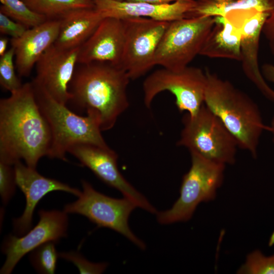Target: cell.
<instances>
[{
  "instance_id": "obj_26",
  "label": "cell",
  "mask_w": 274,
  "mask_h": 274,
  "mask_svg": "<svg viewBox=\"0 0 274 274\" xmlns=\"http://www.w3.org/2000/svg\"><path fill=\"white\" fill-rule=\"evenodd\" d=\"M239 273L274 274V255L266 257L258 250L248 255L247 260L237 271Z\"/></svg>"
},
{
  "instance_id": "obj_14",
  "label": "cell",
  "mask_w": 274,
  "mask_h": 274,
  "mask_svg": "<svg viewBox=\"0 0 274 274\" xmlns=\"http://www.w3.org/2000/svg\"><path fill=\"white\" fill-rule=\"evenodd\" d=\"M17 185L24 194L26 205L23 213L13 220L14 232L22 236L31 228L33 212L37 204L48 193L54 191H64L77 197L80 190L58 180L45 177L39 174L36 168L24 164L21 161L14 165Z\"/></svg>"
},
{
  "instance_id": "obj_7",
  "label": "cell",
  "mask_w": 274,
  "mask_h": 274,
  "mask_svg": "<svg viewBox=\"0 0 274 274\" xmlns=\"http://www.w3.org/2000/svg\"><path fill=\"white\" fill-rule=\"evenodd\" d=\"M215 17H185L169 22L155 56V65L172 70L186 66L199 55Z\"/></svg>"
},
{
  "instance_id": "obj_1",
  "label": "cell",
  "mask_w": 274,
  "mask_h": 274,
  "mask_svg": "<svg viewBox=\"0 0 274 274\" xmlns=\"http://www.w3.org/2000/svg\"><path fill=\"white\" fill-rule=\"evenodd\" d=\"M51 132L38 105L31 82L0 100V161L14 165L23 160L36 168L47 156Z\"/></svg>"
},
{
  "instance_id": "obj_5",
  "label": "cell",
  "mask_w": 274,
  "mask_h": 274,
  "mask_svg": "<svg viewBox=\"0 0 274 274\" xmlns=\"http://www.w3.org/2000/svg\"><path fill=\"white\" fill-rule=\"evenodd\" d=\"M190 154L191 166L183 177L179 197L171 208L156 214L161 224L189 220L200 202L215 198L216 191L223 182L225 164L195 152Z\"/></svg>"
},
{
  "instance_id": "obj_2",
  "label": "cell",
  "mask_w": 274,
  "mask_h": 274,
  "mask_svg": "<svg viewBox=\"0 0 274 274\" xmlns=\"http://www.w3.org/2000/svg\"><path fill=\"white\" fill-rule=\"evenodd\" d=\"M79 64L69 85L68 104L78 111L94 112L102 131L109 130L129 105L127 89L131 79L122 67L110 63Z\"/></svg>"
},
{
  "instance_id": "obj_32",
  "label": "cell",
  "mask_w": 274,
  "mask_h": 274,
  "mask_svg": "<svg viewBox=\"0 0 274 274\" xmlns=\"http://www.w3.org/2000/svg\"><path fill=\"white\" fill-rule=\"evenodd\" d=\"M119 1H130V2H144L154 4H164L173 3L180 0H116Z\"/></svg>"
},
{
  "instance_id": "obj_34",
  "label": "cell",
  "mask_w": 274,
  "mask_h": 274,
  "mask_svg": "<svg viewBox=\"0 0 274 274\" xmlns=\"http://www.w3.org/2000/svg\"><path fill=\"white\" fill-rule=\"evenodd\" d=\"M269 127V131H270L272 133L273 142L274 143V117H273V118L272 119L270 126Z\"/></svg>"
},
{
  "instance_id": "obj_23",
  "label": "cell",
  "mask_w": 274,
  "mask_h": 274,
  "mask_svg": "<svg viewBox=\"0 0 274 274\" xmlns=\"http://www.w3.org/2000/svg\"><path fill=\"white\" fill-rule=\"evenodd\" d=\"M0 12L30 28L48 20L32 11L22 0H0Z\"/></svg>"
},
{
  "instance_id": "obj_6",
  "label": "cell",
  "mask_w": 274,
  "mask_h": 274,
  "mask_svg": "<svg viewBox=\"0 0 274 274\" xmlns=\"http://www.w3.org/2000/svg\"><path fill=\"white\" fill-rule=\"evenodd\" d=\"M178 145L223 164L235 161L238 144L220 120L203 104L194 115L183 117Z\"/></svg>"
},
{
  "instance_id": "obj_25",
  "label": "cell",
  "mask_w": 274,
  "mask_h": 274,
  "mask_svg": "<svg viewBox=\"0 0 274 274\" xmlns=\"http://www.w3.org/2000/svg\"><path fill=\"white\" fill-rule=\"evenodd\" d=\"M14 50L11 47L0 58V84L10 93L19 89L23 84L15 72Z\"/></svg>"
},
{
  "instance_id": "obj_10",
  "label": "cell",
  "mask_w": 274,
  "mask_h": 274,
  "mask_svg": "<svg viewBox=\"0 0 274 274\" xmlns=\"http://www.w3.org/2000/svg\"><path fill=\"white\" fill-rule=\"evenodd\" d=\"M122 21L124 44L121 67L130 79L134 80L155 65L157 48L170 22L148 18H130Z\"/></svg>"
},
{
  "instance_id": "obj_33",
  "label": "cell",
  "mask_w": 274,
  "mask_h": 274,
  "mask_svg": "<svg viewBox=\"0 0 274 274\" xmlns=\"http://www.w3.org/2000/svg\"><path fill=\"white\" fill-rule=\"evenodd\" d=\"M9 40L8 38L2 37L0 38V56H3L7 52Z\"/></svg>"
},
{
  "instance_id": "obj_8",
  "label": "cell",
  "mask_w": 274,
  "mask_h": 274,
  "mask_svg": "<svg viewBox=\"0 0 274 274\" xmlns=\"http://www.w3.org/2000/svg\"><path fill=\"white\" fill-rule=\"evenodd\" d=\"M82 190L78 199L66 204L63 211L86 217L98 227L110 228L122 234L142 250L146 245L130 229L128 219L135 208L131 200L115 198L96 190L90 183L81 181Z\"/></svg>"
},
{
  "instance_id": "obj_31",
  "label": "cell",
  "mask_w": 274,
  "mask_h": 274,
  "mask_svg": "<svg viewBox=\"0 0 274 274\" xmlns=\"http://www.w3.org/2000/svg\"><path fill=\"white\" fill-rule=\"evenodd\" d=\"M262 73L263 77L268 81L274 83V65L265 63L262 66Z\"/></svg>"
},
{
  "instance_id": "obj_17",
  "label": "cell",
  "mask_w": 274,
  "mask_h": 274,
  "mask_svg": "<svg viewBox=\"0 0 274 274\" xmlns=\"http://www.w3.org/2000/svg\"><path fill=\"white\" fill-rule=\"evenodd\" d=\"M59 19H48L28 28L19 38L11 39L15 66L20 77H28L45 51L55 43L59 33Z\"/></svg>"
},
{
  "instance_id": "obj_30",
  "label": "cell",
  "mask_w": 274,
  "mask_h": 274,
  "mask_svg": "<svg viewBox=\"0 0 274 274\" xmlns=\"http://www.w3.org/2000/svg\"><path fill=\"white\" fill-rule=\"evenodd\" d=\"M262 33L267 40L270 49L274 54V6L264 23Z\"/></svg>"
},
{
  "instance_id": "obj_19",
  "label": "cell",
  "mask_w": 274,
  "mask_h": 274,
  "mask_svg": "<svg viewBox=\"0 0 274 274\" xmlns=\"http://www.w3.org/2000/svg\"><path fill=\"white\" fill-rule=\"evenodd\" d=\"M105 17L95 7L71 10L59 18L58 37L54 43L61 49L81 47Z\"/></svg>"
},
{
  "instance_id": "obj_3",
  "label": "cell",
  "mask_w": 274,
  "mask_h": 274,
  "mask_svg": "<svg viewBox=\"0 0 274 274\" xmlns=\"http://www.w3.org/2000/svg\"><path fill=\"white\" fill-rule=\"evenodd\" d=\"M204 104L222 122L236 140L238 147L257 156L260 136L265 125L257 105L229 81L209 70Z\"/></svg>"
},
{
  "instance_id": "obj_9",
  "label": "cell",
  "mask_w": 274,
  "mask_h": 274,
  "mask_svg": "<svg viewBox=\"0 0 274 274\" xmlns=\"http://www.w3.org/2000/svg\"><path fill=\"white\" fill-rule=\"evenodd\" d=\"M207 76L200 68L187 66L180 70L162 67L150 74L143 84L144 101L150 108L157 95L172 93L180 112L195 115L204 104Z\"/></svg>"
},
{
  "instance_id": "obj_21",
  "label": "cell",
  "mask_w": 274,
  "mask_h": 274,
  "mask_svg": "<svg viewBox=\"0 0 274 274\" xmlns=\"http://www.w3.org/2000/svg\"><path fill=\"white\" fill-rule=\"evenodd\" d=\"M274 0H195L187 17L223 16L238 25L249 15L257 12L270 13Z\"/></svg>"
},
{
  "instance_id": "obj_27",
  "label": "cell",
  "mask_w": 274,
  "mask_h": 274,
  "mask_svg": "<svg viewBox=\"0 0 274 274\" xmlns=\"http://www.w3.org/2000/svg\"><path fill=\"white\" fill-rule=\"evenodd\" d=\"M16 185L14 165L0 161V195L4 204L14 196Z\"/></svg>"
},
{
  "instance_id": "obj_15",
  "label": "cell",
  "mask_w": 274,
  "mask_h": 274,
  "mask_svg": "<svg viewBox=\"0 0 274 274\" xmlns=\"http://www.w3.org/2000/svg\"><path fill=\"white\" fill-rule=\"evenodd\" d=\"M124 44L122 20L107 17L80 47L78 63L108 62L121 67Z\"/></svg>"
},
{
  "instance_id": "obj_20",
  "label": "cell",
  "mask_w": 274,
  "mask_h": 274,
  "mask_svg": "<svg viewBox=\"0 0 274 274\" xmlns=\"http://www.w3.org/2000/svg\"><path fill=\"white\" fill-rule=\"evenodd\" d=\"M241 43L240 27L226 17L215 16L214 24L199 55L241 61Z\"/></svg>"
},
{
  "instance_id": "obj_4",
  "label": "cell",
  "mask_w": 274,
  "mask_h": 274,
  "mask_svg": "<svg viewBox=\"0 0 274 274\" xmlns=\"http://www.w3.org/2000/svg\"><path fill=\"white\" fill-rule=\"evenodd\" d=\"M31 83L38 105L51 132L48 157L66 161L69 148L77 144L109 147L101 134L100 120L96 113L89 111L85 116L79 115Z\"/></svg>"
},
{
  "instance_id": "obj_29",
  "label": "cell",
  "mask_w": 274,
  "mask_h": 274,
  "mask_svg": "<svg viewBox=\"0 0 274 274\" xmlns=\"http://www.w3.org/2000/svg\"><path fill=\"white\" fill-rule=\"evenodd\" d=\"M25 25L11 19L0 12V32L1 34L9 36L11 39H16L21 37L27 29Z\"/></svg>"
},
{
  "instance_id": "obj_24",
  "label": "cell",
  "mask_w": 274,
  "mask_h": 274,
  "mask_svg": "<svg viewBox=\"0 0 274 274\" xmlns=\"http://www.w3.org/2000/svg\"><path fill=\"white\" fill-rule=\"evenodd\" d=\"M54 242H48L30 252L29 259L36 271L42 274H53L55 272L57 252Z\"/></svg>"
},
{
  "instance_id": "obj_18",
  "label": "cell",
  "mask_w": 274,
  "mask_h": 274,
  "mask_svg": "<svg viewBox=\"0 0 274 274\" xmlns=\"http://www.w3.org/2000/svg\"><path fill=\"white\" fill-rule=\"evenodd\" d=\"M270 13L255 12L246 17L241 23V61L247 78L267 98L274 101V90L266 82L258 63L260 35Z\"/></svg>"
},
{
  "instance_id": "obj_11",
  "label": "cell",
  "mask_w": 274,
  "mask_h": 274,
  "mask_svg": "<svg viewBox=\"0 0 274 274\" xmlns=\"http://www.w3.org/2000/svg\"><path fill=\"white\" fill-rule=\"evenodd\" d=\"M37 224L22 236L10 235L3 242L2 252L6 259L1 274L11 273L18 262L27 253L48 242H59L66 237L68 226L67 214L58 210H41Z\"/></svg>"
},
{
  "instance_id": "obj_12",
  "label": "cell",
  "mask_w": 274,
  "mask_h": 274,
  "mask_svg": "<svg viewBox=\"0 0 274 274\" xmlns=\"http://www.w3.org/2000/svg\"><path fill=\"white\" fill-rule=\"evenodd\" d=\"M68 153L77 158L84 166L110 187L120 192L137 207L150 213L157 211L147 199L131 185L119 172L117 153L110 147L104 148L90 144H77L71 147Z\"/></svg>"
},
{
  "instance_id": "obj_16",
  "label": "cell",
  "mask_w": 274,
  "mask_h": 274,
  "mask_svg": "<svg viewBox=\"0 0 274 274\" xmlns=\"http://www.w3.org/2000/svg\"><path fill=\"white\" fill-rule=\"evenodd\" d=\"M94 7L104 17L124 19L148 18L172 22L187 17L195 5V0H180L164 4L116 0H93Z\"/></svg>"
},
{
  "instance_id": "obj_22",
  "label": "cell",
  "mask_w": 274,
  "mask_h": 274,
  "mask_svg": "<svg viewBox=\"0 0 274 274\" xmlns=\"http://www.w3.org/2000/svg\"><path fill=\"white\" fill-rule=\"evenodd\" d=\"M32 11L48 19H58L76 9L93 8V0H22Z\"/></svg>"
},
{
  "instance_id": "obj_13",
  "label": "cell",
  "mask_w": 274,
  "mask_h": 274,
  "mask_svg": "<svg viewBox=\"0 0 274 274\" xmlns=\"http://www.w3.org/2000/svg\"><path fill=\"white\" fill-rule=\"evenodd\" d=\"M80 47L61 49L53 44L36 64V76L32 81L60 104L67 105L71 98L68 90Z\"/></svg>"
},
{
  "instance_id": "obj_28",
  "label": "cell",
  "mask_w": 274,
  "mask_h": 274,
  "mask_svg": "<svg viewBox=\"0 0 274 274\" xmlns=\"http://www.w3.org/2000/svg\"><path fill=\"white\" fill-rule=\"evenodd\" d=\"M59 257L73 263L78 268L80 273H101L108 265L107 263L105 262H91L76 251L59 252Z\"/></svg>"
}]
</instances>
